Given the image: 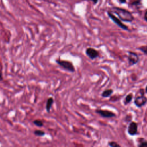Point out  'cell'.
I'll use <instances>...</instances> for the list:
<instances>
[{
    "label": "cell",
    "instance_id": "3",
    "mask_svg": "<svg viewBox=\"0 0 147 147\" xmlns=\"http://www.w3.org/2000/svg\"><path fill=\"white\" fill-rule=\"evenodd\" d=\"M95 113L99 115L105 119H110L116 117V115L113 112L107 110H102V109H96Z\"/></svg>",
    "mask_w": 147,
    "mask_h": 147
},
{
    "label": "cell",
    "instance_id": "2",
    "mask_svg": "<svg viewBox=\"0 0 147 147\" xmlns=\"http://www.w3.org/2000/svg\"><path fill=\"white\" fill-rule=\"evenodd\" d=\"M56 63L60 66L64 70L69 71L70 72H74L75 71V67L73 65L72 63L67 61V60H63L60 59H56Z\"/></svg>",
    "mask_w": 147,
    "mask_h": 147
},
{
    "label": "cell",
    "instance_id": "5",
    "mask_svg": "<svg viewBox=\"0 0 147 147\" xmlns=\"http://www.w3.org/2000/svg\"><path fill=\"white\" fill-rule=\"evenodd\" d=\"M147 103V98L145 95H140L137 96L134 101V105L138 108L142 107Z\"/></svg>",
    "mask_w": 147,
    "mask_h": 147
},
{
    "label": "cell",
    "instance_id": "10",
    "mask_svg": "<svg viewBox=\"0 0 147 147\" xmlns=\"http://www.w3.org/2000/svg\"><path fill=\"white\" fill-rule=\"evenodd\" d=\"M54 102V100L52 97L49 98L47 99V103H46V110H47V112L49 113L50 112V110L52 107V106Z\"/></svg>",
    "mask_w": 147,
    "mask_h": 147
},
{
    "label": "cell",
    "instance_id": "9",
    "mask_svg": "<svg viewBox=\"0 0 147 147\" xmlns=\"http://www.w3.org/2000/svg\"><path fill=\"white\" fill-rule=\"evenodd\" d=\"M113 93V89H107L104 90L101 96L103 98H108L111 96Z\"/></svg>",
    "mask_w": 147,
    "mask_h": 147
},
{
    "label": "cell",
    "instance_id": "7",
    "mask_svg": "<svg viewBox=\"0 0 147 147\" xmlns=\"http://www.w3.org/2000/svg\"><path fill=\"white\" fill-rule=\"evenodd\" d=\"M128 133L132 136H136L138 134V125L137 122L132 121L129 123L128 128Z\"/></svg>",
    "mask_w": 147,
    "mask_h": 147
},
{
    "label": "cell",
    "instance_id": "8",
    "mask_svg": "<svg viewBox=\"0 0 147 147\" xmlns=\"http://www.w3.org/2000/svg\"><path fill=\"white\" fill-rule=\"evenodd\" d=\"M86 55L91 60H94L99 57V52L97 50L93 48H87L86 50Z\"/></svg>",
    "mask_w": 147,
    "mask_h": 147
},
{
    "label": "cell",
    "instance_id": "11",
    "mask_svg": "<svg viewBox=\"0 0 147 147\" xmlns=\"http://www.w3.org/2000/svg\"><path fill=\"white\" fill-rule=\"evenodd\" d=\"M133 98V94L132 93H130V94H128L125 97V99L124 100V103L125 105H128L129 103H130L132 102Z\"/></svg>",
    "mask_w": 147,
    "mask_h": 147
},
{
    "label": "cell",
    "instance_id": "1",
    "mask_svg": "<svg viewBox=\"0 0 147 147\" xmlns=\"http://www.w3.org/2000/svg\"><path fill=\"white\" fill-rule=\"evenodd\" d=\"M112 12L116 14L120 19L123 21L125 22H132L134 20V17L133 15L128 11L119 8H113L112 9Z\"/></svg>",
    "mask_w": 147,
    "mask_h": 147
},
{
    "label": "cell",
    "instance_id": "13",
    "mask_svg": "<svg viewBox=\"0 0 147 147\" xmlns=\"http://www.w3.org/2000/svg\"><path fill=\"white\" fill-rule=\"evenodd\" d=\"M33 124L38 127H42L43 126V122L39 120H36L33 121Z\"/></svg>",
    "mask_w": 147,
    "mask_h": 147
},
{
    "label": "cell",
    "instance_id": "15",
    "mask_svg": "<svg viewBox=\"0 0 147 147\" xmlns=\"http://www.w3.org/2000/svg\"><path fill=\"white\" fill-rule=\"evenodd\" d=\"M108 145L110 147H120V145L115 141H110L108 143Z\"/></svg>",
    "mask_w": 147,
    "mask_h": 147
},
{
    "label": "cell",
    "instance_id": "12",
    "mask_svg": "<svg viewBox=\"0 0 147 147\" xmlns=\"http://www.w3.org/2000/svg\"><path fill=\"white\" fill-rule=\"evenodd\" d=\"M34 134L38 136H43L46 134V132L41 130H36L34 132Z\"/></svg>",
    "mask_w": 147,
    "mask_h": 147
},
{
    "label": "cell",
    "instance_id": "16",
    "mask_svg": "<svg viewBox=\"0 0 147 147\" xmlns=\"http://www.w3.org/2000/svg\"><path fill=\"white\" fill-rule=\"evenodd\" d=\"M138 147H147V141H144L141 142L137 145Z\"/></svg>",
    "mask_w": 147,
    "mask_h": 147
},
{
    "label": "cell",
    "instance_id": "20",
    "mask_svg": "<svg viewBox=\"0 0 147 147\" xmlns=\"http://www.w3.org/2000/svg\"><path fill=\"white\" fill-rule=\"evenodd\" d=\"M145 93L147 94V86H146V87H145Z\"/></svg>",
    "mask_w": 147,
    "mask_h": 147
},
{
    "label": "cell",
    "instance_id": "19",
    "mask_svg": "<svg viewBox=\"0 0 147 147\" xmlns=\"http://www.w3.org/2000/svg\"><path fill=\"white\" fill-rule=\"evenodd\" d=\"M91 1H92L94 3H95V4H96L97 2H98V0H91Z\"/></svg>",
    "mask_w": 147,
    "mask_h": 147
},
{
    "label": "cell",
    "instance_id": "6",
    "mask_svg": "<svg viewBox=\"0 0 147 147\" xmlns=\"http://www.w3.org/2000/svg\"><path fill=\"white\" fill-rule=\"evenodd\" d=\"M108 16H109V17L112 20V21L116 24L120 28L125 30H129V28L128 27L125 25L124 24H123L120 19H119L117 17H116L115 16H114L112 13H111L110 12H108L107 13Z\"/></svg>",
    "mask_w": 147,
    "mask_h": 147
},
{
    "label": "cell",
    "instance_id": "14",
    "mask_svg": "<svg viewBox=\"0 0 147 147\" xmlns=\"http://www.w3.org/2000/svg\"><path fill=\"white\" fill-rule=\"evenodd\" d=\"M137 49L141 51L142 53H144L145 55L147 56V46H143L137 48Z\"/></svg>",
    "mask_w": 147,
    "mask_h": 147
},
{
    "label": "cell",
    "instance_id": "17",
    "mask_svg": "<svg viewBox=\"0 0 147 147\" xmlns=\"http://www.w3.org/2000/svg\"><path fill=\"white\" fill-rule=\"evenodd\" d=\"M145 20L147 21V12L145 13Z\"/></svg>",
    "mask_w": 147,
    "mask_h": 147
},
{
    "label": "cell",
    "instance_id": "4",
    "mask_svg": "<svg viewBox=\"0 0 147 147\" xmlns=\"http://www.w3.org/2000/svg\"><path fill=\"white\" fill-rule=\"evenodd\" d=\"M128 59L129 66H132L136 64L140 60L139 56L138 55V54L136 52L133 51H128Z\"/></svg>",
    "mask_w": 147,
    "mask_h": 147
},
{
    "label": "cell",
    "instance_id": "18",
    "mask_svg": "<svg viewBox=\"0 0 147 147\" xmlns=\"http://www.w3.org/2000/svg\"><path fill=\"white\" fill-rule=\"evenodd\" d=\"M121 3H125L126 2V0H120Z\"/></svg>",
    "mask_w": 147,
    "mask_h": 147
}]
</instances>
